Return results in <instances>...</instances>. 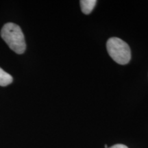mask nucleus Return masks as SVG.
Masks as SVG:
<instances>
[{
	"mask_svg": "<svg viewBox=\"0 0 148 148\" xmlns=\"http://www.w3.org/2000/svg\"><path fill=\"white\" fill-rule=\"evenodd\" d=\"M1 36L9 47L15 53L21 54L25 51V37L21 27L18 25L13 23L5 24L1 29Z\"/></svg>",
	"mask_w": 148,
	"mask_h": 148,
	"instance_id": "nucleus-1",
	"label": "nucleus"
},
{
	"mask_svg": "<svg viewBox=\"0 0 148 148\" xmlns=\"http://www.w3.org/2000/svg\"><path fill=\"white\" fill-rule=\"evenodd\" d=\"M106 49L110 56L119 64L129 63L131 59V50L129 45L117 37L109 38L106 42Z\"/></svg>",
	"mask_w": 148,
	"mask_h": 148,
	"instance_id": "nucleus-2",
	"label": "nucleus"
},
{
	"mask_svg": "<svg viewBox=\"0 0 148 148\" xmlns=\"http://www.w3.org/2000/svg\"><path fill=\"white\" fill-rule=\"evenodd\" d=\"M82 12L85 14H89L95 8L97 1L96 0H81L79 1Z\"/></svg>",
	"mask_w": 148,
	"mask_h": 148,
	"instance_id": "nucleus-3",
	"label": "nucleus"
},
{
	"mask_svg": "<svg viewBox=\"0 0 148 148\" xmlns=\"http://www.w3.org/2000/svg\"><path fill=\"white\" fill-rule=\"evenodd\" d=\"M12 77L0 67V86H6L12 82Z\"/></svg>",
	"mask_w": 148,
	"mask_h": 148,
	"instance_id": "nucleus-4",
	"label": "nucleus"
},
{
	"mask_svg": "<svg viewBox=\"0 0 148 148\" xmlns=\"http://www.w3.org/2000/svg\"><path fill=\"white\" fill-rule=\"evenodd\" d=\"M109 148H128V147H127L126 145H123V144H116V145H114Z\"/></svg>",
	"mask_w": 148,
	"mask_h": 148,
	"instance_id": "nucleus-5",
	"label": "nucleus"
},
{
	"mask_svg": "<svg viewBox=\"0 0 148 148\" xmlns=\"http://www.w3.org/2000/svg\"><path fill=\"white\" fill-rule=\"evenodd\" d=\"M104 147H105V148H108V147H107V145H105Z\"/></svg>",
	"mask_w": 148,
	"mask_h": 148,
	"instance_id": "nucleus-6",
	"label": "nucleus"
}]
</instances>
